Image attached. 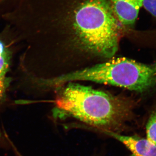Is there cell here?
Segmentation results:
<instances>
[{
  "label": "cell",
  "instance_id": "6da1fadb",
  "mask_svg": "<svg viewBox=\"0 0 156 156\" xmlns=\"http://www.w3.org/2000/svg\"><path fill=\"white\" fill-rule=\"evenodd\" d=\"M56 101V116L71 117L104 132L120 134L131 118V101L76 83H67Z\"/></svg>",
  "mask_w": 156,
  "mask_h": 156
},
{
  "label": "cell",
  "instance_id": "7a4b0ae2",
  "mask_svg": "<svg viewBox=\"0 0 156 156\" xmlns=\"http://www.w3.org/2000/svg\"><path fill=\"white\" fill-rule=\"evenodd\" d=\"M107 0H87L75 12L74 29L81 49L111 58L119 48V22Z\"/></svg>",
  "mask_w": 156,
  "mask_h": 156
},
{
  "label": "cell",
  "instance_id": "3957f363",
  "mask_svg": "<svg viewBox=\"0 0 156 156\" xmlns=\"http://www.w3.org/2000/svg\"><path fill=\"white\" fill-rule=\"evenodd\" d=\"M75 81H90L144 93L156 88V63L146 64L117 58L91 67L65 74L51 80L62 85Z\"/></svg>",
  "mask_w": 156,
  "mask_h": 156
},
{
  "label": "cell",
  "instance_id": "277c9868",
  "mask_svg": "<svg viewBox=\"0 0 156 156\" xmlns=\"http://www.w3.org/2000/svg\"><path fill=\"white\" fill-rule=\"evenodd\" d=\"M143 0H112L113 10L119 22L124 25L135 23Z\"/></svg>",
  "mask_w": 156,
  "mask_h": 156
},
{
  "label": "cell",
  "instance_id": "5b68a950",
  "mask_svg": "<svg viewBox=\"0 0 156 156\" xmlns=\"http://www.w3.org/2000/svg\"><path fill=\"white\" fill-rule=\"evenodd\" d=\"M118 140L131 151L135 156H156V146L147 139L135 136H126L118 133L104 132Z\"/></svg>",
  "mask_w": 156,
  "mask_h": 156
},
{
  "label": "cell",
  "instance_id": "8992f818",
  "mask_svg": "<svg viewBox=\"0 0 156 156\" xmlns=\"http://www.w3.org/2000/svg\"><path fill=\"white\" fill-rule=\"evenodd\" d=\"M10 58V52L0 39V78H4L9 69Z\"/></svg>",
  "mask_w": 156,
  "mask_h": 156
},
{
  "label": "cell",
  "instance_id": "52a82bcc",
  "mask_svg": "<svg viewBox=\"0 0 156 156\" xmlns=\"http://www.w3.org/2000/svg\"><path fill=\"white\" fill-rule=\"evenodd\" d=\"M147 139L156 146V111L150 116L146 126Z\"/></svg>",
  "mask_w": 156,
  "mask_h": 156
},
{
  "label": "cell",
  "instance_id": "ba28073f",
  "mask_svg": "<svg viewBox=\"0 0 156 156\" xmlns=\"http://www.w3.org/2000/svg\"><path fill=\"white\" fill-rule=\"evenodd\" d=\"M21 0H0V20L9 14L18 5Z\"/></svg>",
  "mask_w": 156,
  "mask_h": 156
},
{
  "label": "cell",
  "instance_id": "9c48e42d",
  "mask_svg": "<svg viewBox=\"0 0 156 156\" xmlns=\"http://www.w3.org/2000/svg\"><path fill=\"white\" fill-rule=\"evenodd\" d=\"M142 6L153 16L156 17V0H143Z\"/></svg>",
  "mask_w": 156,
  "mask_h": 156
},
{
  "label": "cell",
  "instance_id": "30bf717a",
  "mask_svg": "<svg viewBox=\"0 0 156 156\" xmlns=\"http://www.w3.org/2000/svg\"><path fill=\"white\" fill-rule=\"evenodd\" d=\"M5 85L4 78H0V99L2 97L5 92Z\"/></svg>",
  "mask_w": 156,
  "mask_h": 156
},
{
  "label": "cell",
  "instance_id": "8fae6325",
  "mask_svg": "<svg viewBox=\"0 0 156 156\" xmlns=\"http://www.w3.org/2000/svg\"><path fill=\"white\" fill-rule=\"evenodd\" d=\"M11 148L15 156H24L20 153L16 146L13 145Z\"/></svg>",
  "mask_w": 156,
  "mask_h": 156
},
{
  "label": "cell",
  "instance_id": "7c38bea8",
  "mask_svg": "<svg viewBox=\"0 0 156 156\" xmlns=\"http://www.w3.org/2000/svg\"><path fill=\"white\" fill-rule=\"evenodd\" d=\"M131 156H135L133 155H131Z\"/></svg>",
  "mask_w": 156,
  "mask_h": 156
}]
</instances>
